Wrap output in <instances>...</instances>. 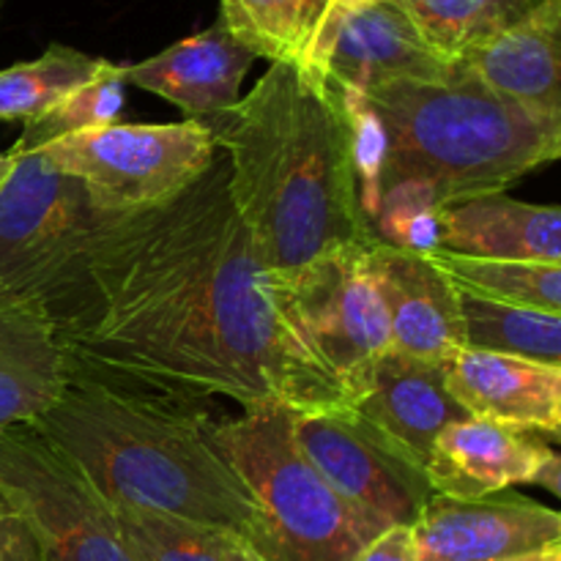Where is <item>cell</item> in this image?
Here are the masks:
<instances>
[{
	"mask_svg": "<svg viewBox=\"0 0 561 561\" xmlns=\"http://www.w3.org/2000/svg\"><path fill=\"white\" fill-rule=\"evenodd\" d=\"M208 126L230 201L263 266L283 283L334 252L376 244L359 203L354 126L327 82L277 60Z\"/></svg>",
	"mask_w": 561,
	"mask_h": 561,
	"instance_id": "cell-3",
	"label": "cell"
},
{
	"mask_svg": "<svg viewBox=\"0 0 561 561\" xmlns=\"http://www.w3.org/2000/svg\"><path fill=\"white\" fill-rule=\"evenodd\" d=\"M0 496L25 520L42 561H129L107 499L33 425L0 433Z\"/></svg>",
	"mask_w": 561,
	"mask_h": 561,
	"instance_id": "cell-8",
	"label": "cell"
},
{
	"mask_svg": "<svg viewBox=\"0 0 561 561\" xmlns=\"http://www.w3.org/2000/svg\"><path fill=\"white\" fill-rule=\"evenodd\" d=\"M455 403L474 420L524 433L561 431V367L463 348L444 365Z\"/></svg>",
	"mask_w": 561,
	"mask_h": 561,
	"instance_id": "cell-18",
	"label": "cell"
},
{
	"mask_svg": "<svg viewBox=\"0 0 561 561\" xmlns=\"http://www.w3.org/2000/svg\"><path fill=\"white\" fill-rule=\"evenodd\" d=\"M460 318L466 348L561 367V316L460 294Z\"/></svg>",
	"mask_w": 561,
	"mask_h": 561,
	"instance_id": "cell-22",
	"label": "cell"
},
{
	"mask_svg": "<svg viewBox=\"0 0 561 561\" xmlns=\"http://www.w3.org/2000/svg\"><path fill=\"white\" fill-rule=\"evenodd\" d=\"M3 3H5V0H0V11H3Z\"/></svg>",
	"mask_w": 561,
	"mask_h": 561,
	"instance_id": "cell-33",
	"label": "cell"
},
{
	"mask_svg": "<svg viewBox=\"0 0 561 561\" xmlns=\"http://www.w3.org/2000/svg\"><path fill=\"white\" fill-rule=\"evenodd\" d=\"M542 0H405L427 44L455 64L474 44L507 31Z\"/></svg>",
	"mask_w": 561,
	"mask_h": 561,
	"instance_id": "cell-26",
	"label": "cell"
},
{
	"mask_svg": "<svg viewBox=\"0 0 561 561\" xmlns=\"http://www.w3.org/2000/svg\"><path fill=\"white\" fill-rule=\"evenodd\" d=\"M296 411L255 409L219 422V444L263 518V559L354 561L381 535L305 458Z\"/></svg>",
	"mask_w": 561,
	"mask_h": 561,
	"instance_id": "cell-5",
	"label": "cell"
},
{
	"mask_svg": "<svg viewBox=\"0 0 561 561\" xmlns=\"http://www.w3.org/2000/svg\"><path fill=\"white\" fill-rule=\"evenodd\" d=\"M354 561H422L411 526H389L373 537Z\"/></svg>",
	"mask_w": 561,
	"mask_h": 561,
	"instance_id": "cell-29",
	"label": "cell"
},
{
	"mask_svg": "<svg viewBox=\"0 0 561 561\" xmlns=\"http://www.w3.org/2000/svg\"><path fill=\"white\" fill-rule=\"evenodd\" d=\"M294 436L318 474L378 529L414 526L436 496L425 469L351 409L296 414Z\"/></svg>",
	"mask_w": 561,
	"mask_h": 561,
	"instance_id": "cell-9",
	"label": "cell"
},
{
	"mask_svg": "<svg viewBox=\"0 0 561 561\" xmlns=\"http://www.w3.org/2000/svg\"><path fill=\"white\" fill-rule=\"evenodd\" d=\"M499 561H561V542L559 546H548V548H540V551L520 553V557H510Z\"/></svg>",
	"mask_w": 561,
	"mask_h": 561,
	"instance_id": "cell-30",
	"label": "cell"
},
{
	"mask_svg": "<svg viewBox=\"0 0 561 561\" xmlns=\"http://www.w3.org/2000/svg\"><path fill=\"white\" fill-rule=\"evenodd\" d=\"M113 507V524L129 561H230L236 537L153 510Z\"/></svg>",
	"mask_w": 561,
	"mask_h": 561,
	"instance_id": "cell-25",
	"label": "cell"
},
{
	"mask_svg": "<svg viewBox=\"0 0 561 561\" xmlns=\"http://www.w3.org/2000/svg\"><path fill=\"white\" fill-rule=\"evenodd\" d=\"M414 529L422 561H499L561 542V515L524 496H433Z\"/></svg>",
	"mask_w": 561,
	"mask_h": 561,
	"instance_id": "cell-13",
	"label": "cell"
},
{
	"mask_svg": "<svg viewBox=\"0 0 561 561\" xmlns=\"http://www.w3.org/2000/svg\"><path fill=\"white\" fill-rule=\"evenodd\" d=\"M345 0H219V20L257 58L296 64L316 77L327 33Z\"/></svg>",
	"mask_w": 561,
	"mask_h": 561,
	"instance_id": "cell-21",
	"label": "cell"
},
{
	"mask_svg": "<svg viewBox=\"0 0 561 561\" xmlns=\"http://www.w3.org/2000/svg\"><path fill=\"white\" fill-rule=\"evenodd\" d=\"M340 99L354 126L365 222L376 244L398 250H436L442 208L504 195L561 153V118L504 102L460 71Z\"/></svg>",
	"mask_w": 561,
	"mask_h": 561,
	"instance_id": "cell-2",
	"label": "cell"
},
{
	"mask_svg": "<svg viewBox=\"0 0 561 561\" xmlns=\"http://www.w3.org/2000/svg\"><path fill=\"white\" fill-rule=\"evenodd\" d=\"M400 455L425 469L438 433L469 420L447 389L444 365L387 351L359 398L348 405Z\"/></svg>",
	"mask_w": 561,
	"mask_h": 561,
	"instance_id": "cell-16",
	"label": "cell"
},
{
	"mask_svg": "<svg viewBox=\"0 0 561 561\" xmlns=\"http://www.w3.org/2000/svg\"><path fill=\"white\" fill-rule=\"evenodd\" d=\"M126 88L129 82H126L124 64L107 60L93 80L66 93L44 115L27 121L20 140L11 148L14 151H42L64 137L118 124V115L124 113L126 104Z\"/></svg>",
	"mask_w": 561,
	"mask_h": 561,
	"instance_id": "cell-27",
	"label": "cell"
},
{
	"mask_svg": "<svg viewBox=\"0 0 561 561\" xmlns=\"http://www.w3.org/2000/svg\"><path fill=\"white\" fill-rule=\"evenodd\" d=\"M107 60L93 58L66 44H53L36 60L0 69V121H27L47 113L58 99L104 69Z\"/></svg>",
	"mask_w": 561,
	"mask_h": 561,
	"instance_id": "cell-24",
	"label": "cell"
},
{
	"mask_svg": "<svg viewBox=\"0 0 561 561\" xmlns=\"http://www.w3.org/2000/svg\"><path fill=\"white\" fill-rule=\"evenodd\" d=\"M455 64L427 44L405 0H345L327 33L316 77L337 93L392 82H447Z\"/></svg>",
	"mask_w": 561,
	"mask_h": 561,
	"instance_id": "cell-11",
	"label": "cell"
},
{
	"mask_svg": "<svg viewBox=\"0 0 561 561\" xmlns=\"http://www.w3.org/2000/svg\"><path fill=\"white\" fill-rule=\"evenodd\" d=\"M370 247L334 252L288 283L301 327L343 383L348 405L389 351L387 310L373 279Z\"/></svg>",
	"mask_w": 561,
	"mask_h": 561,
	"instance_id": "cell-10",
	"label": "cell"
},
{
	"mask_svg": "<svg viewBox=\"0 0 561 561\" xmlns=\"http://www.w3.org/2000/svg\"><path fill=\"white\" fill-rule=\"evenodd\" d=\"M11 164H14V157H11L9 151H5V153H0V184H3V181H5V175H9Z\"/></svg>",
	"mask_w": 561,
	"mask_h": 561,
	"instance_id": "cell-32",
	"label": "cell"
},
{
	"mask_svg": "<svg viewBox=\"0 0 561 561\" xmlns=\"http://www.w3.org/2000/svg\"><path fill=\"white\" fill-rule=\"evenodd\" d=\"M436 250L561 266V211L507 195L453 203L436 214Z\"/></svg>",
	"mask_w": 561,
	"mask_h": 561,
	"instance_id": "cell-19",
	"label": "cell"
},
{
	"mask_svg": "<svg viewBox=\"0 0 561 561\" xmlns=\"http://www.w3.org/2000/svg\"><path fill=\"white\" fill-rule=\"evenodd\" d=\"M0 561H42L25 520L3 496H0Z\"/></svg>",
	"mask_w": 561,
	"mask_h": 561,
	"instance_id": "cell-28",
	"label": "cell"
},
{
	"mask_svg": "<svg viewBox=\"0 0 561 561\" xmlns=\"http://www.w3.org/2000/svg\"><path fill=\"white\" fill-rule=\"evenodd\" d=\"M44 159L82 184L93 211L124 214L162 206L195 184L219 153L203 121L110 124L42 148Z\"/></svg>",
	"mask_w": 561,
	"mask_h": 561,
	"instance_id": "cell-7",
	"label": "cell"
},
{
	"mask_svg": "<svg viewBox=\"0 0 561 561\" xmlns=\"http://www.w3.org/2000/svg\"><path fill=\"white\" fill-rule=\"evenodd\" d=\"M433 493L444 499H485L510 485H540L561 493L557 449L535 433L485 420H460L438 433L425 466Z\"/></svg>",
	"mask_w": 561,
	"mask_h": 561,
	"instance_id": "cell-12",
	"label": "cell"
},
{
	"mask_svg": "<svg viewBox=\"0 0 561 561\" xmlns=\"http://www.w3.org/2000/svg\"><path fill=\"white\" fill-rule=\"evenodd\" d=\"M561 0H542L507 31L466 49L455 71L504 102L561 118Z\"/></svg>",
	"mask_w": 561,
	"mask_h": 561,
	"instance_id": "cell-17",
	"label": "cell"
},
{
	"mask_svg": "<svg viewBox=\"0 0 561 561\" xmlns=\"http://www.w3.org/2000/svg\"><path fill=\"white\" fill-rule=\"evenodd\" d=\"M425 255L460 294L561 316V266L557 263L496 261L444 250H431Z\"/></svg>",
	"mask_w": 561,
	"mask_h": 561,
	"instance_id": "cell-23",
	"label": "cell"
},
{
	"mask_svg": "<svg viewBox=\"0 0 561 561\" xmlns=\"http://www.w3.org/2000/svg\"><path fill=\"white\" fill-rule=\"evenodd\" d=\"M230 561H268V559H263L261 553H257L252 546H247V542L236 540L233 551H230Z\"/></svg>",
	"mask_w": 561,
	"mask_h": 561,
	"instance_id": "cell-31",
	"label": "cell"
},
{
	"mask_svg": "<svg viewBox=\"0 0 561 561\" xmlns=\"http://www.w3.org/2000/svg\"><path fill=\"white\" fill-rule=\"evenodd\" d=\"M255 58L257 55L217 20L153 58L124 64V75L129 85L157 93L186 118L214 124L239 104L241 82Z\"/></svg>",
	"mask_w": 561,
	"mask_h": 561,
	"instance_id": "cell-15",
	"label": "cell"
},
{
	"mask_svg": "<svg viewBox=\"0 0 561 561\" xmlns=\"http://www.w3.org/2000/svg\"><path fill=\"white\" fill-rule=\"evenodd\" d=\"M0 184V307L42 310L64 327L85 294L93 206L77 179L42 151H14Z\"/></svg>",
	"mask_w": 561,
	"mask_h": 561,
	"instance_id": "cell-6",
	"label": "cell"
},
{
	"mask_svg": "<svg viewBox=\"0 0 561 561\" xmlns=\"http://www.w3.org/2000/svg\"><path fill=\"white\" fill-rule=\"evenodd\" d=\"M71 356L33 307H0V433L36 422L64 392Z\"/></svg>",
	"mask_w": 561,
	"mask_h": 561,
	"instance_id": "cell-20",
	"label": "cell"
},
{
	"mask_svg": "<svg viewBox=\"0 0 561 561\" xmlns=\"http://www.w3.org/2000/svg\"><path fill=\"white\" fill-rule=\"evenodd\" d=\"M370 268L389 323V351L447 365L463 351L460 294L425 252L370 247Z\"/></svg>",
	"mask_w": 561,
	"mask_h": 561,
	"instance_id": "cell-14",
	"label": "cell"
},
{
	"mask_svg": "<svg viewBox=\"0 0 561 561\" xmlns=\"http://www.w3.org/2000/svg\"><path fill=\"white\" fill-rule=\"evenodd\" d=\"M206 400L113 381L71 362L60 398L31 422L110 504L225 531L263 553V518L219 444Z\"/></svg>",
	"mask_w": 561,
	"mask_h": 561,
	"instance_id": "cell-4",
	"label": "cell"
},
{
	"mask_svg": "<svg viewBox=\"0 0 561 561\" xmlns=\"http://www.w3.org/2000/svg\"><path fill=\"white\" fill-rule=\"evenodd\" d=\"M85 294L58 329L71 362L113 381L244 411L348 409L228 192L222 151L173 201L93 211Z\"/></svg>",
	"mask_w": 561,
	"mask_h": 561,
	"instance_id": "cell-1",
	"label": "cell"
}]
</instances>
